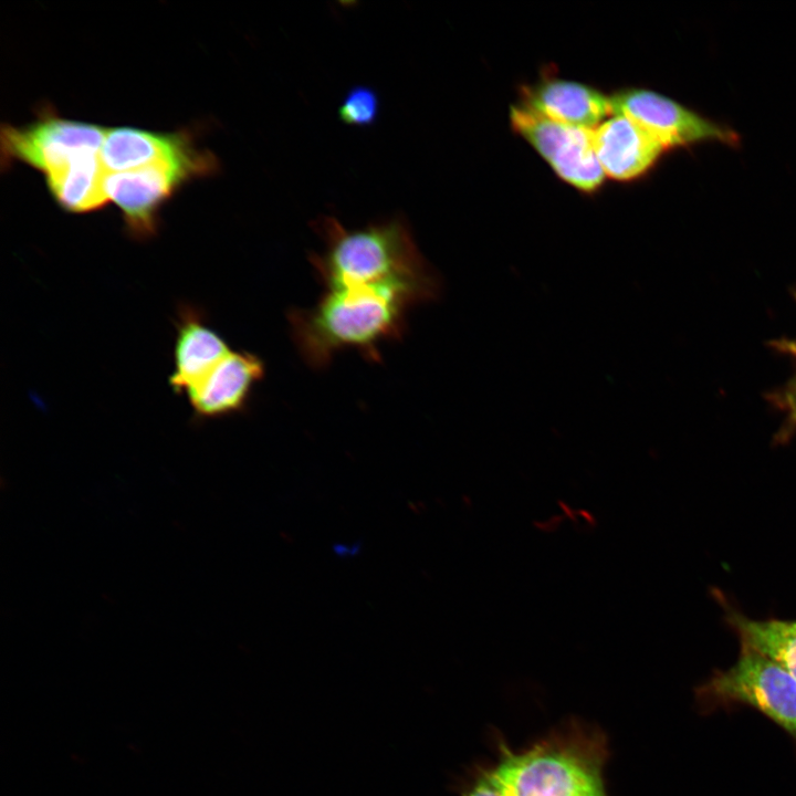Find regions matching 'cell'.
<instances>
[{"mask_svg":"<svg viewBox=\"0 0 796 796\" xmlns=\"http://www.w3.org/2000/svg\"><path fill=\"white\" fill-rule=\"evenodd\" d=\"M426 302L430 297L411 286L355 284L324 289L314 306L290 310L287 321L296 349L314 369L326 368L347 348L379 363L380 346L400 339L408 311Z\"/></svg>","mask_w":796,"mask_h":796,"instance_id":"1","label":"cell"},{"mask_svg":"<svg viewBox=\"0 0 796 796\" xmlns=\"http://www.w3.org/2000/svg\"><path fill=\"white\" fill-rule=\"evenodd\" d=\"M324 242L310 262L324 289L355 284L392 283L416 287L433 301L441 280L420 253L411 230L400 217L347 229L332 216L312 222Z\"/></svg>","mask_w":796,"mask_h":796,"instance_id":"2","label":"cell"},{"mask_svg":"<svg viewBox=\"0 0 796 796\" xmlns=\"http://www.w3.org/2000/svg\"><path fill=\"white\" fill-rule=\"evenodd\" d=\"M493 768L512 796H606L603 766L607 758L604 735L569 725L513 753L505 747Z\"/></svg>","mask_w":796,"mask_h":796,"instance_id":"3","label":"cell"},{"mask_svg":"<svg viewBox=\"0 0 796 796\" xmlns=\"http://www.w3.org/2000/svg\"><path fill=\"white\" fill-rule=\"evenodd\" d=\"M106 132L102 125L64 118L50 107L43 108L24 126L2 124V168L22 163L46 180L88 155L101 154Z\"/></svg>","mask_w":796,"mask_h":796,"instance_id":"4","label":"cell"},{"mask_svg":"<svg viewBox=\"0 0 796 796\" xmlns=\"http://www.w3.org/2000/svg\"><path fill=\"white\" fill-rule=\"evenodd\" d=\"M218 170L219 161L212 153L199 159L161 161L107 172L104 191L108 202H114L121 210L128 234L146 240L157 233L159 211L179 187Z\"/></svg>","mask_w":796,"mask_h":796,"instance_id":"5","label":"cell"},{"mask_svg":"<svg viewBox=\"0 0 796 796\" xmlns=\"http://www.w3.org/2000/svg\"><path fill=\"white\" fill-rule=\"evenodd\" d=\"M512 129L546 161L554 174L585 195L605 182L593 144V129L551 121L521 104L510 106Z\"/></svg>","mask_w":796,"mask_h":796,"instance_id":"6","label":"cell"},{"mask_svg":"<svg viewBox=\"0 0 796 796\" xmlns=\"http://www.w3.org/2000/svg\"><path fill=\"white\" fill-rule=\"evenodd\" d=\"M714 695L750 704L796 736V678L742 646L736 663L710 682Z\"/></svg>","mask_w":796,"mask_h":796,"instance_id":"7","label":"cell"},{"mask_svg":"<svg viewBox=\"0 0 796 796\" xmlns=\"http://www.w3.org/2000/svg\"><path fill=\"white\" fill-rule=\"evenodd\" d=\"M612 113L624 115L651 134L667 150L703 140L729 145L736 133L690 111L674 100L643 87H625L610 94Z\"/></svg>","mask_w":796,"mask_h":796,"instance_id":"8","label":"cell"},{"mask_svg":"<svg viewBox=\"0 0 796 796\" xmlns=\"http://www.w3.org/2000/svg\"><path fill=\"white\" fill-rule=\"evenodd\" d=\"M264 371V363L259 356L245 350H230L185 392L195 418L216 419L241 412Z\"/></svg>","mask_w":796,"mask_h":796,"instance_id":"9","label":"cell"},{"mask_svg":"<svg viewBox=\"0 0 796 796\" xmlns=\"http://www.w3.org/2000/svg\"><path fill=\"white\" fill-rule=\"evenodd\" d=\"M520 103L551 121L594 129L614 115L610 95L583 82L544 76L522 85Z\"/></svg>","mask_w":796,"mask_h":796,"instance_id":"10","label":"cell"},{"mask_svg":"<svg viewBox=\"0 0 796 796\" xmlns=\"http://www.w3.org/2000/svg\"><path fill=\"white\" fill-rule=\"evenodd\" d=\"M210 153L198 147L186 129L160 133L119 126L107 128L101 160L106 172H119L161 161L198 159Z\"/></svg>","mask_w":796,"mask_h":796,"instance_id":"11","label":"cell"},{"mask_svg":"<svg viewBox=\"0 0 796 796\" xmlns=\"http://www.w3.org/2000/svg\"><path fill=\"white\" fill-rule=\"evenodd\" d=\"M593 144L605 177L620 182L643 177L666 150L642 126L618 114L593 129Z\"/></svg>","mask_w":796,"mask_h":796,"instance_id":"12","label":"cell"},{"mask_svg":"<svg viewBox=\"0 0 796 796\" xmlns=\"http://www.w3.org/2000/svg\"><path fill=\"white\" fill-rule=\"evenodd\" d=\"M177 317L169 385L176 394H181L210 371L231 349L226 339L207 324L201 310L182 304Z\"/></svg>","mask_w":796,"mask_h":796,"instance_id":"13","label":"cell"},{"mask_svg":"<svg viewBox=\"0 0 796 796\" xmlns=\"http://www.w3.org/2000/svg\"><path fill=\"white\" fill-rule=\"evenodd\" d=\"M106 174L101 154H94L46 179L45 184L61 209L70 213H88L108 203L104 191Z\"/></svg>","mask_w":796,"mask_h":796,"instance_id":"14","label":"cell"},{"mask_svg":"<svg viewBox=\"0 0 796 796\" xmlns=\"http://www.w3.org/2000/svg\"><path fill=\"white\" fill-rule=\"evenodd\" d=\"M730 621L742 646L781 666L796 678V621L753 620L732 614Z\"/></svg>","mask_w":796,"mask_h":796,"instance_id":"15","label":"cell"},{"mask_svg":"<svg viewBox=\"0 0 796 796\" xmlns=\"http://www.w3.org/2000/svg\"><path fill=\"white\" fill-rule=\"evenodd\" d=\"M378 112V95L371 87L360 85L347 92L338 108V116L347 125L365 127L375 123Z\"/></svg>","mask_w":796,"mask_h":796,"instance_id":"16","label":"cell"},{"mask_svg":"<svg viewBox=\"0 0 796 796\" xmlns=\"http://www.w3.org/2000/svg\"><path fill=\"white\" fill-rule=\"evenodd\" d=\"M463 796H505L493 769L482 771L467 786Z\"/></svg>","mask_w":796,"mask_h":796,"instance_id":"17","label":"cell"},{"mask_svg":"<svg viewBox=\"0 0 796 796\" xmlns=\"http://www.w3.org/2000/svg\"><path fill=\"white\" fill-rule=\"evenodd\" d=\"M786 352L790 353L796 357V339L786 341L781 344ZM784 406L787 409V415L793 423H796V378L790 383L783 397Z\"/></svg>","mask_w":796,"mask_h":796,"instance_id":"18","label":"cell"}]
</instances>
